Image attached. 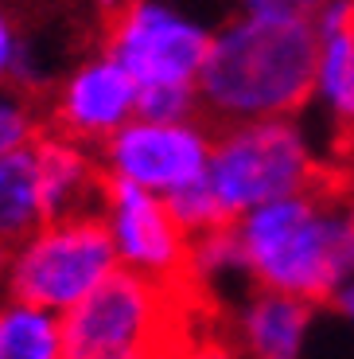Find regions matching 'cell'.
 <instances>
[{"instance_id": "12", "label": "cell", "mask_w": 354, "mask_h": 359, "mask_svg": "<svg viewBox=\"0 0 354 359\" xmlns=\"http://www.w3.org/2000/svg\"><path fill=\"white\" fill-rule=\"evenodd\" d=\"M36 156H39V172H43L47 215L51 219L98 215L101 199L109 191V176L101 168L98 149L71 141L55 129H43L36 137Z\"/></svg>"}, {"instance_id": "10", "label": "cell", "mask_w": 354, "mask_h": 359, "mask_svg": "<svg viewBox=\"0 0 354 359\" xmlns=\"http://www.w3.org/2000/svg\"><path fill=\"white\" fill-rule=\"evenodd\" d=\"M319 59H316V98L323 126L331 133L335 168H354V0H327L316 12Z\"/></svg>"}, {"instance_id": "1", "label": "cell", "mask_w": 354, "mask_h": 359, "mask_svg": "<svg viewBox=\"0 0 354 359\" xmlns=\"http://www.w3.org/2000/svg\"><path fill=\"white\" fill-rule=\"evenodd\" d=\"M316 16L238 12L214 27L199 74V109L218 126L296 117L316 98Z\"/></svg>"}, {"instance_id": "6", "label": "cell", "mask_w": 354, "mask_h": 359, "mask_svg": "<svg viewBox=\"0 0 354 359\" xmlns=\"http://www.w3.org/2000/svg\"><path fill=\"white\" fill-rule=\"evenodd\" d=\"M214 27L171 0H133L101 20V47L141 90H199Z\"/></svg>"}, {"instance_id": "20", "label": "cell", "mask_w": 354, "mask_h": 359, "mask_svg": "<svg viewBox=\"0 0 354 359\" xmlns=\"http://www.w3.org/2000/svg\"><path fill=\"white\" fill-rule=\"evenodd\" d=\"M90 4H94V8L101 12V20H106V16H113V12H121L125 4H133V0H90Z\"/></svg>"}, {"instance_id": "16", "label": "cell", "mask_w": 354, "mask_h": 359, "mask_svg": "<svg viewBox=\"0 0 354 359\" xmlns=\"http://www.w3.org/2000/svg\"><path fill=\"white\" fill-rule=\"evenodd\" d=\"M47 129L43 98L24 86H0V153L24 149Z\"/></svg>"}, {"instance_id": "13", "label": "cell", "mask_w": 354, "mask_h": 359, "mask_svg": "<svg viewBox=\"0 0 354 359\" xmlns=\"http://www.w3.org/2000/svg\"><path fill=\"white\" fill-rule=\"evenodd\" d=\"M51 223L43 196V172H39L36 141L12 153H0V238L16 246L31 231Z\"/></svg>"}, {"instance_id": "17", "label": "cell", "mask_w": 354, "mask_h": 359, "mask_svg": "<svg viewBox=\"0 0 354 359\" xmlns=\"http://www.w3.org/2000/svg\"><path fill=\"white\" fill-rule=\"evenodd\" d=\"M179 359H249V355L234 344L230 332H218V328H203V324H199Z\"/></svg>"}, {"instance_id": "5", "label": "cell", "mask_w": 354, "mask_h": 359, "mask_svg": "<svg viewBox=\"0 0 354 359\" xmlns=\"http://www.w3.org/2000/svg\"><path fill=\"white\" fill-rule=\"evenodd\" d=\"M117 269L121 262L101 215L51 219L16 246H8L4 293L62 316L106 285Z\"/></svg>"}, {"instance_id": "15", "label": "cell", "mask_w": 354, "mask_h": 359, "mask_svg": "<svg viewBox=\"0 0 354 359\" xmlns=\"http://www.w3.org/2000/svg\"><path fill=\"white\" fill-rule=\"evenodd\" d=\"M90 12H98V8H94V4H74V8H66V12L47 16V12H39L31 0H0V86H16L20 59H24V39L31 36V32L90 16Z\"/></svg>"}, {"instance_id": "9", "label": "cell", "mask_w": 354, "mask_h": 359, "mask_svg": "<svg viewBox=\"0 0 354 359\" xmlns=\"http://www.w3.org/2000/svg\"><path fill=\"white\" fill-rule=\"evenodd\" d=\"M98 215L109 231L121 269H133L141 278L164 281V285H187L191 234L183 231L179 215L164 196L109 180Z\"/></svg>"}, {"instance_id": "22", "label": "cell", "mask_w": 354, "mask_h": 359, "mask_svg": "<svg viewBox=\"0 0 354 359\" xmlns=\"http://www.w3.org/2000/svg\"><path fill=\"white\" fill-rule=\"evenodd\" d=\"M343 184H346V196H351V207H354V168L343 172Z\"/></svg>"}, {"instance_id": "11", "label": "cell", "mask_w": 354, "mask_h": 359, "mask_svg": "<svg viewBox=\"0 0 354 359\" xmlns=\"http://www.w3.org/2000/svg\"><path fill=\"white\" fill-rule=\"evenodd\" d=\"M316 309L319 305H311L304 297L249 285L226 320L230 324L226 332L249 359H304Z\"/></svg>"}, {"instance_id": "8", "label": "cell", "mask_w": 354, "mask_h": 359, "mask_svg": "<svg viewBox=\"0 0 354 359\" xmlns=\"http://www.w3.org/2000/svg\"><path fill=\"white\" fill-rule=\"evenodd\" d=\"M43 109L47 129L98 149L141 114V86L125 71L121 59H113L98 43L78 63L66 67V74L47 90Z\"/></svg>"}, {"instance_id": "19", "label": "cell", "mask_w": 354, "mask_h": 359, "mask_svg": "<svg viewBox=\"0 0 354 359\" xmlns=\"http://www.w3.org/2000/svg\"><path fill=\"white\" fill-rule=\"evenodd\" d=\"M331 305H335L339 313H343L346 320L354 324V273H351V278L343 281V289H339V293H335V301H331Z\"/></svg>"}, {"instance_id": "14", "label": "cell", "mask_w": 354, "mask_h": 359, "mask_svg": "<svg viewBox=\"0 0 354 359\" xmlns=\"http://www.w3.org/2000/svg\"><path fill=\"white\" fill-rule=\"evenodd\" d=\"M0 359H62V316L0 293Z\"/></svg>"}, {"instance_id": "18", "label": "cell", "mask_w": 354, "mask_h": 359, "mask_svg": "<svg viewBox=\"0 0 354 359\" xmlns=\"http://www.w3.org/2000/svg\"><path fill=\"white\" fill-rule=\"evenodd\" d=\"M327 0H234L238 12L253 16H316Z\"/></svg>"}, {"instance_id": "7", "label": "cell", "mask_w": 354, "mask_h": 359, "mask_svg": "<svg viewBox=\"0 0 354 359\" xmlns=\"http://www.w3.org/2000/svg\"><path fill=\"white\" fill-rule=\"evenodd\" d=\"M214 126L206 117H144L136 114L106 144H98L101 168L117 184L176 199L199 188L211 164Z\"/></svg>"}, {"instance_id": "4", "label": "cell", "mask_w": 354, "mask_h": 359, "mask_svg": "<svg viewBox=\"0 0 354 359\" xmlns=\"http://www.w3.org/2000/svg\"><path fill=\"white\" fill-rule=\"evenodd\" d=\"M331 176L343 172L327 156H319L308 129L296 117H261L214 129L203 188L222 219L234 223L269 199L292 196Z\"/></svg>"}, {"instance_id": "3", "label": "cell", "mask_w": 354, "mask_h": 359, "mask_svg": "<svg viewBox=\"0 0 354 359\" xmlns=\"http://www.w3.org/2000/svg\"><path fill=\"white\" fill-rule=\"evenodd\" d=\"M203 316L206 305L187 285L117 269L62 313V359H179Z\"/></svg>"}, {"instance_id": "2", "label": "cell", "mask_w": 354, "mask_h": 359, "mask_svg": "<svg viewBox=\"0 0 354 359\" xmlns=\"http://www.w3.org/2000/svg\"><path fill=\"white\" fill-rule=\"evenodd\" d=\"M234 238L253 285L331 305L354 273V207L343 176L246 211L234 219Z\"/></svg>"}, {"instance_id": "21", "label": "cell", "mask_w": 354, "mask_h": 359, "mask_svg": "<svg viewBox=\"0 0 354 359\" xmlns=\"http://www.w3.org/2000/svg\"><path fill=\"white\" fill-rule=\"evenodd\" d=\"M4 269H8V243L0 238V293H4Z\"/></svg>"}]
</instances>
